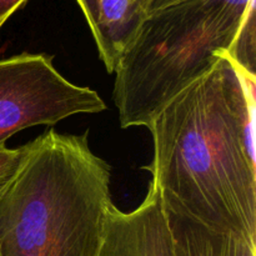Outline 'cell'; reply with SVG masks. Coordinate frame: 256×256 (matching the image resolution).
<instances>
[{"label": "cell", "mask_w": 256, "mask_h": 256, "mask_svg": "<svg viewBox=\"0 0 256 256\" xmlns=\"http://www.w3.org/2000/svg\"><path fill=\"white\" fill-rule=\"evenodd\" d=\"M98 256H175L156 186L149 184L145 199L132 212L110 205Z\"/></svg>", "instance_id": "obj_5"}, {"label": "cell", "mask_w": 256, "mask_h": 256, "mask_svg": "<svg viewBox=\"0 0 256 256\" xmlns=\"http://www.w3.org/2000/svg\"><path fill=\"white\" fill-rule=\"evenodd\" d=\"M89 24L100 60L112 74L146 12L134 0H76Z\"/></svg>", "instance_id": "obj_6"}, {"label": "cell", "mask_w": 256, "mask_h": 256, "mask_svg": "<svg viewBox=\"0 0 256 256\" xmlns=\"http://www.w3.org/2000/svg\"><path fill=\"white\" fill-rule=\"evenodd\" d=\"M135 2H138V4L140 5V6L142 8V9L145 10V12H148V8H149V5H150V2H152V0H134Z\"/></svg>", "instance_id": "obj_10"}, {"label": "cell", "mask_w": 256, "mask_h": 256, "mask_svg": "<svg viewBox=\"0 0 256 256\" xmlns=\"http://www.w3.org/2000/svg\"><path fill=\"white\" fill-rule=\"evenodd\" d=\"M52 59L44 52L0 59V142L28 128L106 110L95 90L69 82Z\"/></svg>", "instance_id": "obj_4"}, {"label": "cell", "mask_w": 256, "mask_h": 256, "mask_svg": "<svg viewBox=\"0 0 256 256\" xmlns=\"http://www.w3.org/2000/svg\"><path fill=\"white\" fill-rule=\"evenodd\" d=\"M25 152L26 144L19 148H8L5 142H0V194L14 179Z\"/></svg>", "instance_id": "obj_8"}, {"label": "cell", "mask_w": 256, "mask_h": 256, "mask_svg": "<svg viewBox=\"0 0 256 256\" xmlns=\"http://www.w3.org/2000/svg\"><path fill=\"white\" fill-rule=\"evenodd\" d=\"M89 132L50 129L26 142L0 194V256H98L112 168L90 149Z\"/></svg>", "instance_id": "obj_2"}, {"label": "cell", "mask_w": 256, "mask_h": 256, "mask_svg": "<svg viewBox=\"0 0 256 256\" xmlns=\"http://www.w3.org/2000/svg\"><path fill=\"white\" fill-rule=\"evenodd\" d=\"M29 0H0V29Z\"/></svg>", "instance_id": "obj_9"}, {"label": "cell", "mask_w": 256, "mask_h": 256, "mask_svg": "<svg viewBox=\"0 0 256 256\" xmlns=\"http://www.w3.org/2000/svg\"><path fill=\"white\" fill-rule=\"evenodd\" d=\"M255 79L226 52L148 124L162 199L256 242Z\"/></svg>", "instance_id": "obj_1"}, {"label": "cell", "mask_w": 256, "mask_h": 256, "mask_svg": "<svg viewBox=\"0 0 256 256\" xmlns=\"http://www.w3.org/2000/svg\"><path fill=\"white\" fill-rule=\"evenodd\" d=\"M255 0H152L115 68L122 128L148 126L175 95L232 54Z\"/></svg>", "instance_id": "obj_3"}, {"label": "cell", "mask_w": 256, "mask_h": 256, "mask_svg": "<svg viewBox=\"0 0 256 256\" xmlns=\"http://www.w3.org/2000/svg\"><path fill=\"white\" fill-rule=\"evenodd\" d=\"M162 206L175 256H256V242L208 226L170 202Z\"/></svg>", "instance_id": "obj_7"}]
</instances>
